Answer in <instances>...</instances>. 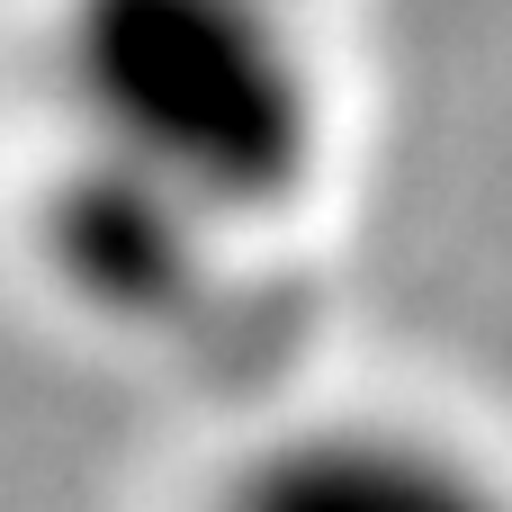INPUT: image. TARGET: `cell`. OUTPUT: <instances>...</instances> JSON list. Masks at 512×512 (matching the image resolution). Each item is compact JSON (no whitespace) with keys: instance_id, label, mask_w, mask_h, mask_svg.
Returning a JSON list of instances; mask_svg holds the SVG:
<instances>
[{"instance_id":"obj_1","label":"cell","mask_w":512,"mask_h":512,"mask_svg":"<svg viewBox=\"0 0 512 512\" xmlns=\"http://www.w3.org/2000/svg\"><path fill=\"white\" fill-rule=\"evenodd\" d=\"M45 90L63 162L252 234L324 171L333 81L306 0H54Z\"/></svg>"},{"instance_id":"obj_2","label":"cell","mask_w":512,"mask_h":512,"mask_svg":"<svg viewBox=\"0 0 512 512\" xmlns=\"http://www.w3.org/2000/svg\"><path fill=\"white\" fill-rule=\"evenodd\" d=\"M207 512H512V477L414 414H315L252 441Z\"/></svg>"}]
</instances>
